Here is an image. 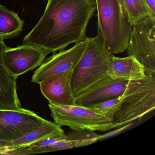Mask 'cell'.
<instances>
[{"label": "cell", "mask_w": 155, "mask_h": 155, "mask_svg": "<svg viewBox=\"0 0 155 155\" xmlns=\"http://www.w3.org/2000/svg\"><path fill=\"white\" fill-rule=\"evenodd\" d=\"M131 124H132V122H131V123H129V124H127V125H125V126L120 127L119 128V129L116 130H114V131H111V132L109 133L108 134H105V135H102V136L100 135L99 137L98 138V140L104 139L106 138L109 137H111V136L116 135V134H117V133L121 132V131H123L124 130L130 127Z\"/></svg>", "instance_id": "19"}, {"label": "cell", "mask_w": 155, "mask_h": 155, "mask_svg": "<svg viewBox=\"0 0 155 155\" xmlns=\"http://www.w3.org/2000/svg\"><path fill=\"white\" fill-rule=\"evenodd\" d=\"M119 100L120 96L109 99L87 107H89L99 111L106 115L111 119L113 114L115 113Z\"/></svg>", "instance_id": "18"}, {"label": "cell", "mask_w": 155, "mask_h": 155, "mask_svg": "<svg viewBox=\"0 0 155 155\" xmlns=\"http://www.w3.org/2000/svg\"><path fill=\"white\" fill-rule=\"evenodd\" d=\"M49 52L31 45L23 44L16 48L6 47L3 61L7 70L16 79L40 67Z\"/></svg>", "instance_id": "8"}, {"label": "cell", "mask_w": 155, "mask_h": 155, "mask_svg": "<svg viewBox=\"0 0 155 155\" xmlns=\"http://www.w3.org/2000/svg\"><path fill=\"white\" fill-rule=\"evenodd\" d=\"M155 108V78L146 75L142 79L129 81L111 120L117 127H120L140 119Z\"/></svg>", "instance_id": "3"}, {"label": "cell", "mask_w": 155, "mask_h": 155, "mask_svg": "<svg viewBox=\"0 0 155 155\" xmlns=\"http://www.w3.org/2000/svg\"><path fill=\"white\" fill-rule=\"evenodd\" d=\"M129 81L108 76L93 84L75 97V104L89 107L99 102L121 96Z\"/></svg>", "instance_id": "11"}, {"label": "cell", "mask_w": 155, "mask_h": 155, "mask_svg": "<svg viewBox=\"0 0 155 155\" xmlns=\"http://www.w3.org/2000/svg\"><path fill=\"white\" fill-rule=\"evenodd\" d=\"M47 120L29 110L0 109V140L13 141L39 127Z\"/></svg>", "instance_id": "7"}, {"label": "cell", "mask_w": 155, "mask_h": 155, "mask_svg": "<svg viewBox=\"0 0 155 155\" xmlns=\"http://www.w3.org/2000/svg\"><path fill=\"white\" fill-rule=\"evenodd\" d=\"M145 1L151 9L152 11L155 13V0H145Z\"/></svg>", "instance_id": "21"}, {"label": "cell", "mask_w": 155, "mask_h": 155, "mask_svg": "<svg viewBox=\"0 0 155 155\" xmlns=\"http://www.w3.org/2000/svg\"><path fill=\"white\" fill-rule=\"evenodd\" d=\"M74 68L51 76L39 84L42 95L49 102L66 106L76 105L71 86Z\"/></svg>", "instance_id": "10"}, {"label": "cell", "mask_w": 155, "mask_h": 155, "mask_svg": "<svg viewBox=\"0 0 155 155\" xmlns=\"http://www.w3.org/2000/svg\"><path fill=\"white\" fill-rule=\"evenodd\" d=\"M123 3L128 20L132 26L147 17L155 16L145 0H123Z\"/></svg>", "instance_id": "17"}, {"label": "cell", "mask_w": 155, "mask_h": 155, "mask_svg": "<svg viewBox=\"0 0 155 155\" xmlns=\"http://www.w3.org/2000/svg\"><path fill=\"white\" fill-rule=\"evenodd\" d=\"M128 56L135 58L146 75L155 73V16L143 19L132 26L127 50Z\"/></svg>", "instance_id": "6"}, {"label": "cell", "mask_w": 155, "mask_h": 155, "mask_svg": "<svg viewBox=\"0 0 155 155\" xmlns=\"http://www.w3.org/2000/svg\"><path fill=\"white\" fill-rule=\"evenodd\" d=\"M0 37V109L21 107L17 90V79L8 72L3 61V51L7 47Z\"/></svg>", "instance_id": "12"}, {"label": "cell", "mask_w": 155, "mask_h": 155, "mask_svg": "<svg viewBox=\"0 0 155 155\" xmlns=\"http://www.w3.org/2000/svg\"><path fill=\"white\" fill-rule=\"evenodd\" d=\"M113 55L106 48L98 36L89 38L87 48L72 75L71 86L75 97L108 77V71Z\"/></svg>", "instance_id": "4"}, {"label": "cell", "mask_w": 155, "mask_h": 155, "mask_svg": "<svg viewBox=\"0 0 155 155\" xmlns=\"http://www.w3.org/2000/svg\"><path fill=\"white\" fill-rule=\"evenodd\" d=\"M24 21L18 14L0 4V37L3 40L13 38L23 30Z\"/></svg>", "instance_id": "16"}, {"label": "cell", "mask_w": 155, "mask_h": 155, "mask_svg": "<svg viewBox=\"0 0 155 155\" xmlns=\"http://www.w3.org/2000/svg\"><path fill=\"white\" fill-rule=\"evenodd\" d=\"M48 106L54 122L72 130L105 131L117 128L108 117L89 107L56 105L50 102Z\"/></svg>", "instance_id": "5"}, {"label": "cell", "mask_w": 155, "mask_h": 155, "mask_svg": "<svg viewBox=\"0 0 155 155\" xmlns=\"http://www.w3.org/2000/svg\"><path fill=\"white\" fill-rule=\"evenodd\" d=\"M89 41L88 38L84 41L76 43L69 49L53 53L34 72L31 81L39 84L51 76L75 68L84 54Z\"/></svg>", "instance_id": "9"}, {"label": "cell", "mask_w": 155, "mask_h": 155, "mask_svg": "<svg viewBox=\"0 0 155 155\" xmlns=\"http://www.w3.org/2000/svg\"><path fill=\"white\" fill-rule=\"evenodd\" d=\"M99 136V135L94 131L87 130H72L65 134V138L63 140L53 145L30 149L26 148L29 151V154L71 149L94 144L98 140Z\"/></svg>", "instance_id": "13"}, {"label": "cell", "mask_w": 155, "mask_h": 155, "mask_svg": "<svg viewBox=\"0 0 155 155\" xmlns=\"http://www.w3.org/2000/svg\"><path fill=\"white\" fill-rule=\"evenodd\" d=\"M97 36L111 54L126 51L132 26L128 20L123 0H96Z\"/></svg>", "instance_id": "2"}, {"label": "cell", "mask_w": 155, "mask_h": 155, "mask_svg": "<svg viewBox=\"0 0 155 155\" xmlns=\"http://www.w3.org/2000/svg\"><path fill=\"white\" fill-rule=\"evenodd\" d=\"M97 12L96 0H48L37 25L24 38L23 44L50 53L87 39L86 31Z\"/></svg>", "instance_id": "1"}, {"label": "cell", "mask_w": 155, "mask_h": 155, "mask_svg": "<svg viewBox=\"0 0 155 155\" xmlns=\"http://www.w3.org/2000/svg\"><path fill=\"white\" fill-rule=\"evenodd\" d=\"M65 134L61 126L47 120L43 125L30 131L24 137L12 141L13 146L11 148H25L41 140L51 138L58 137Z\"/></svg>", "instance_id": "15"}, {"label": "cell", "mask_w": 155, "mask_h": 155, "mask_svg": "<svg viewBox=\"0 0 155 155\" xmlns=\"http://www.w3.org/2000/svg\"><path fill=\"white\" fill-rule=\"evenodd\" d=\"M108 76L127 80L140 79L146 76L144 68L135 58L130 56L118 58L113 55L108 71Z\"/></svg>", "instance_id": "14"}, {"label": "cell", "mask_w": 155, "mask_h": 155, "mask_svg": "<svg viewBox=\"0 0 155 155\" xmlns=\"http://www.w3.org/2000/svg\"><path fill=\"white\" fill-rule=\"evenodd\" d=\"M13 146L12 141H6V140H0V149L11 147Z\"/></svg>", "instance_id": "20"}]
</instances>
